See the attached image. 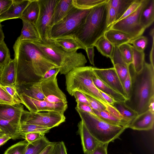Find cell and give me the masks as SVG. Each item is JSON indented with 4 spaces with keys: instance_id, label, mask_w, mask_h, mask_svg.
Wrapping results in <instances>:
<instances>
[{
    "instance_id": "obj_19",
    "label": "cell",
    "mask_w": 154,
    "mask_h": 154,
    "mask_svg": "<svg viewBox=\"0 0 154 154\" xmlns=\"http://www.w3.org/2000/svg\"><path fill=\"white\" fill-rule=\"evenodd\" d=\"M73 7L72 0H58L51 19V28L65 17Z\"/></svg>"
},
{
    "instance_id": "obj_15",
    "label": "cell",
    "mask_w": 154,
    "mask_h": 154,
    "mask_svg": "<svg viewBox=\"0 0 154 154\" xmlns=\"http://www.w3.org/2000/svg\"><path fill=\"white\" fill-rule=\"evenodd\" d=\"M78 127L83 152L85 154H90L101 142L91 134L82 120L79 122Z\"/></svg>"
},
{
    "instance_id": "obj_56",
    "label": "cell",
    "mask_w": 154,
    "mask_h": 154,
    "mask_svg": "<svg viewBox=\"0 0 154 154\" xmlns=\"http://www.w3.org/2000/svg\"><path fill=\"white\" fill-rule=\"evenodd\" d=\"M152 46L149 54V59L150 62V64L154 67V37L152 38Z\"/></svg>"
},
{
    "instance_id": "obj_52",
    "label": "cell",
    "mask_w": 154,
    "mask_h": 154,
    "mask_svg": "<svg viewBox=\"0 0 154 154\" xmlns=\"http://www.w3.org/2000/svg\"><path fill=\"white\" fill-rule=\"evenodd\" d=\"M94 46H92L86 47V50L88 57L91 64L94 66Z\"/></svg>"
},
{
    "instance_id": "obj_3",
    "label": "cell",
    "mask_w": 154,
    "mask_h": 154,
    "mask_svg": "<svg viewBox=\"0 0 154 154\" xmlns=\"http://www.w3.org/2000/svg\"><path fill=\"white\" fill-rule=\"evenodd\" d=\"M108 1L92 8L84 23L71 34L63 38L75 39L85 47L94 46L108 29Z\"/></svg>"
},
{
    "instance_id": "obj_42",
    "label": "cell",
    "mask_w": 154,
    "mask_h": 154,
    "mask_svg": "<svg viewBox=\"0 0 154 154\" xmlns=\"http://www.w3.org/2000/svg\"><path fill=\"white\" fill-rule=\"evenodd\" d=\"M107 25L108 29L114 23L116 18V12L115 9L109 2H107Z\"/></svg>"
},
{
    "instance_id": "obj_22",
    "label": "cell",
    "mask_w": 154,
    "mask_h": 154,
    "mask_svg": "<svg viewBox=\"0 0 154 154\" xmlns=\"http://www.w3.org/2000/svg\"><path fill=\"white\" fill-rule=\"evenodd\" d=\"M92 79L94 85L98 90L110 95L116 101H126L127 100L124 96L114 91L100 79L94 72Z\"/></svg>"
},
{
    "instance_id": "obj_54",
    "label": "cell",
    "mask_w": 154,
    "mask_h": 154,
    "mask_svg": "<svg viewBox=\"0 0 154 154\" xmlns=\"http://www.w3.org/2000/svg\"><path fill=\"white\" fill-rule=\"evenodd\" d=\"M60 68L56 67L51 69L47 71L41 78L40 81H42L53 76L57 72H59Z\"/></svg>"
},
{
    "instance_id": "obj_27",
    "label": "cell",
    "mask_w": 154,
    "mask_h": 154,
    "mask_svg": "<svg viewBox=\"0 0 154 154\" xmlns=\"http://www.w3.org/2000/svg\"><path fill=\"white\" fill-rule=\"evenodd\" d=\"M94 46L103 55L111 59L113 56L115 46L109 42L104 35L101 37L95 42Z\"/></svg>"
},
{
    "instance_id": "obj_49",
    "label": "cell",
    "mask_w": 154,
    "mask_h": 154,
    "mask_svg": "<svg viewBox=\"0 0 154 154\" xmlns=\"http://www.w3.org/2000/svg\"><path fill=\"white\" fill-rule=\"evenodd\" d=\"M109 143H100L90 154H107Z\"/></svg>"
},
{
    "instance_id": "obj_5",
    "label": "cell",
    "mask_w": 154,
    "mask_h": 154,
    "mask_svg": "<svg viewBox=\"0 0 154 154\" xmlns=\"http://www.w3.org/2000/svg\"><path fill=\"white\" fill-rule=\"evenodd\" d=\"M93 67L75 68L66 75V89L71 96L79 91L94 98L103 105L108 103L94 85L92 79Z\"/></svg>"
},
{
    "instance_id": "obj_11",
    "label": "cell",
    "mask_w": 154,
    "mask_h": 154,
    "mask_svg": "<svg viewBox=\"0 0 154 154\" xmlns=\"http://www.w3.org/2000/svg\"><path fill=\"white\" fill-rule=\"evenodd\" d=\"M19 94L21 103L30 112L55 111L64 112L67 108V103H51L45 101L36 100L23 93Z\"/></svg>"
},
{
    "instance_id": "obj_60",
    "label": "cell",
    "mask_w": 154,
    "mask_h": 154,
    "mask_svg": "<svg viewBox=\"0 0 154 154\" xmlns=\"http://www.w3.org/2000/svg\"><path fill=\"white\" fill-rule=\"evenodd\" d=\"M5 35L3 32L2 26L0 23V43L4 41Z\"/></svg>"
},
{
    "instance_id": "obj_47",
    "label": "cell",
    "mask_w": 154,
    "mask_h": 154,
    "mask_svg": "<svg viewBox=\"0 0 154 154\" xmlns=\"http://www.w3.org/2000/svg\"><path fill=\"white\" fill-rule=\"evenodd\" d=\"M142 0H135L128 8L124 14L118 21L125 18L134 13L141 5Z\"/></svg>"
},
{
    "instance_id": "obj_29",
    "label": "cell",
    "mask_w": 154,
    "mask_h": 154,
    "mask_svg": "<svg viewBox=\"0 0 154 154\" xmlns=\"http://www.w3.org/2000/svg\"><path fill=\"white\" fill-rule=\"evenodd\" d=\"M93 110L96 115L108 123L112 125L121 126L126 128H128V125L121 121L106 109Z\"/></svg>"
},
{
    "instance_id": "obj_59",
    "label": "cell",
    "mask_w": 154,
    "mask_h": 154,
    "mask_svg": "<svg viewBox=\"0 0 154 154\" xmlns=\"http://www.w3.org/2000/svg\"><path fill=\"white\" fill-rule=\"evenodd\" d=\"M154 97H152L150 100L149 103V110L152 113H154Z\"/></svg>"
},
{
    "instance_id": "obj_55",
    "label": "cell",
    "mask_w": 154,
    "mask_h": 154,
    "mask_svg": "<svg viewBox=\"0 0 154 154\" xmlns=\"http://www.w3.org/2000/svg\"><path fill=\"white\" fill-rule=\"evenodd\" d=\"M98 90L102 97L107 103L113 106L116 101L115 99L110 95L102 92L100 90Z\"/></svg>"
},
{
    "instance_id": "obj_41",
    "label": "cell",
    "mask_w": 154,
    "mask_h": 154,
    "mask_svg": "<svg viewBox=\"0 0 154 154\" xmlns=\"http://www.w3.org/2000/svg\"><path fill=\"white\" fill-rule=\"evenodd\" d=\"M0 103L14 105L16 104L15 101L2 87L0 84Z\"/></svg>"
},
{
    "instance_id": "obj_18",
    "label": "cell",
    "mask_w": 154,
    "mask_h": 154,
    "mask_svg": "<svg viewBox=\"0 0 154 154\" xmlns=\"http://www.w3.org/2000/svg\"><path fill=\"white\" fill-rule=\"evenodd\" d=\"M0 84L5 86L16 84V63L15 59H11L2 67L0 75Z\"/></svg>"
},
{
    "instance_id": "obj_20",
    "label": "cell",
    "mask_w": 154,
    "mask_h": 154,
    "mask_svg": "<svg viewBox=\"0 0 154 154\" xmlns=\"http://www.w3.org/2000/svg\"><path fill=\"white\" fill-rule=\"evenodd\" d=\"M104 35L114 46L118 47L134 38L131 35L118 30L108 29Z\"/></svg>"
},
{
    "instance_id": "obj_33",
    "label": "cell",
    "mask_w": 154,
    "mask_h": 154,
    "mask_svg": "<svg viewBox=\"0 0 154 154\" xmlns=\"http://www.w3.org/2000/svg\"><path fill=\"white\" fill-rule=\"evenodd\" d=\"M122 58L125 63L129 66L133 62V46L125 43L118 47Z\"/></svg>"
},
{
    "instance_id": "obj_17",
    "label": "cell",
    "mask_w": 154,
    "mask_h": 154,
    "mask_svg": "<svg viewBox=\"0 0 154 154\" xmlns=\"http://www.w3.org/2000/svg\"><path fill=\"white\" fill-rule=\"evenodd\" d=\"M31 0H12L8 9L0 15V23L5 20L20 18Z\"/></svg>"
},
{
    "instance_id": "obj_12",
    "label": "cell",
    "mask_w": 154,
    "mask_h": 154,
    "mask_svg": "<svg viewBox=\"0 0 154 154\" xmlns=\"http://www.w3.org/2000/svg\"><path fill=\"white\" fill-rule=\"evenodd\" d=\"M59 72L50 78L40 81L45 101L52 103H67L66 96L58 85L57 77Z\"/></svg>"
},
{
    "instance_id": "obj_48",
    "label": "cell",
    "mask_w": 154,
    "mask_h": 154,
    "mask_svg": "<svg viewBox=\"0 0 154 154\" xmlns=\"http://www.w3.org/2000/svg\"><path fill=\"white\" fill-rule=\"evenodd\" d=\"M45 134L40 132H32L26 134L24 139L28 143H31L37 140L45 135Z\"/></svg>"
},
{
    "instance_id": "obj_10",
    "label": "cell",
    "mask_w": 154,
    "mask_h": 154,
    "mask_svg": "<svg viewBox=\"0 0 154 154\" xmlns=\"http://www.w3.org/2000/svg\"><path fill=\"white\" fill-rule=\"evenodd\" d=\"M64 113L55 111L32 112L27 110L22 116L21 122L51 129L58 126L65 121L66 118Z\"/></svg>"
},
{
    "instance_id": "obj_24",
    "label": "cell",
    "mask_w": 154,
    "mask_h": 154,
    "mask_svg": "<svg viewBox=\"0 0 154 154\" xmlns=\"http://www.w3.org/2000/svg\"><path fill=\"white\" fill-rule=\"evenodd\" d=\"M53 40L56 45L68 52L77 51L79 49L86 50V47L84 46L74 38H62Z\"/></svg>"
},
{
    "instance_id": "obj_61",
    "label": "cell",
    "mask_w": 154,
    "mask_h": 154,
    "mask_svg": "<svg viewBox=\"0 0 154 154\" xmlns=\"http://www.w3.org/2000/svg\"><path fill=\"white\" fill-rule=\"evenodd\" d=\"M5 134V132L1 128H0V137L4 136Z\"/></svg>"
},
{
    "instance_id": "obj_32",
    "label": "cell",
    "mask_w": 154,
    "mask_h": 154,
    "mask_svg": "<svg viewBox=\"0 0 154 154\" xmlns=\"http://www.w3.org/2000/svg\"><path fill=\"white\" fill-rule=\"evenodd\" d=\"M125 101H116L113 105L122 115L130 122L138 114L128 106Z\"/></svg>"
},
{
    "instance_id": "obj_53",
    "label": "cell",
    "mask_w": 154,
    "mask_h": 154,
    "mask_svg": "<svg viewBox=\"0 0 154 154\" xmlns=\"http://www.w3.org/2000/svg\"><path fill=\"white\" fill-rule=\"evenodd\" d=\"M12 3V0H0V15L6 11Z\"/></svg>"
},
{
    "instance_id": "obj_2",
    "label": "cell",
    "mask_w": 154,
    "mask_h": 154,
    "mask_svg": "<svg viewBox=\"0 0 154 154\" xmlns=\"http://www.w3.org/2000/svg\"><path fill=\"white\" fill-rule=\"evenodd\" d=\"M133 72L131 95L125 102L139 115L149 110V101L154 97V67L145 62L140 72Z\"/></svg>"
},
{
    "instance_id": "obj_9",
    "label": "cell",
    "mask_w": 154,
    "mask_h": 154,
    "mask_svg": "<svg viewBox=\"0 0 154 154\" xmlns=\"http://www.w3.org/2000/svg\"><path fill=\"white\" fill-rule=\"evenodd\" d=\"M58 1V0H38L39 11L34 26L42 41L49 39L51 20Z\"/></svg>"
},
{
    "instance_id": "obj_8",
    "label": "cell",
    "mask_w": 154,
    "mask_h": 154,
    "mask_svg": "<svg viewBox=\"0 0 154 154\" xmlns=\"http://www.w3.org/2000/svg\"><path fill=\"white\" fill-rule=\"evenodd\" d=\"M149 1L142 0L140 6L134 13L115 23L108 29L122 31L133 37L134 39L141 36L146 29L140 23V16Z\"/></svg>"
},
{
    "instance_id": "obj_57",
    "label": "cell",
    "mask_w": 154,
    "mask_h": 154,
    "mask_svg": "<svg viewBox=\"0 0 154 154\" xmlns=\"http://www.w3.org/2000/svg\"><path fill=\"white\" fill-rule=\"evenodd\" d=\"M60 143V154H67L66 147L64 142L61 141Z\"/></svg>"
},
{
    "instance_id": "obj_25",
    "label": "cell",
    "mask_w": 154,
    "mask_h": 154,
    "mask_svg": "<svg viewBox=\"0 0 154 154\" xmlns=\"http://www.w3.org/2000/svg\"><path fill=\"white\" fill-rule=\"evenodd\" d=\"M52 143L44 136L37 140L28 143L23 154H40L47 146Z\"/></svg>"
},
{
    "instance_id": "obj_43",
    "label": "cell",
    "mask_w": 154,
    "mask_h": 154,
    "mask_svg": "<svg viewBox=\"0 0 154 154\" xmlns=\"http://www.w3.org/2000/svg\"><path fill=\"white\" fill-rule=\"evenodd\" d=\"M104 106L107 110L121 121L128 125L129 126L130 122L124 117L114 106L108 103L105 104Z\"/></svg>"
},
{
    "instance_id": "obj_31",
    "label": "cell",
    "mask_w": 154,
    "mask_h": 154,
    "mask_svg": "<svg viewBox=\"0 0 154 154\" xmlns=\"http://www.w3.org/2000/svg\"><path fill=\"white\" fill-rule=\"evenodd\" d=\"M51 129L45 127L20 122L19 134L22 138H24V135L27 133L40 132L45 134L48 133Z\"/></svg>"
},
{
    "instance_id": "obj_58",
    "label": "cell",
    "mask_w": 154,
    "mask_h": 154,
    "mask_svg": "<svg viewBox=\"0 0 154 154\" xmlns=\"http://www.w3.org/2000/svg\"><path fill=\"white\" fill-rule=\"evenodd\" d=\"M11 138L8 135L5 134L0 137V146L2 145Z\"/></svg>"
},
{
    "instance_id": "obj_7",
    "label": "cell",
    "mask_w": 154,
    "mask_h": 154,
    "mask_svg": "<svg viewBox=\"0 0 154 154\" xmlns=\"http://www.w3.org/2000/svg\"><path fill=\"white\" fill-rule=\"evenodd\" d=\"M91 9H80L74 6L65 17L52 26L49 39L54 40L71 34L84 23Z\"/></svg>"
},
{
    "instance_id": "obj_40",
    "label": "cell",
    "mask_w": 154,
    "mask_h": 154,
    "mask_svg": "<svg viewBox=\"0 0 154 154\" xmlns=\"http://www.w3.org/2000/svg\"><path fill=\"white\" fill-rule=\"evenodd\" d=\"M2 86L10 95L17 103H21L19 99V95L17 91L16 86L15 85L5 86L2 85Z\"/></svg>"
},
{
    "instance_id": "obj_21",
    "label": "cell",
    "mask_w": 154,
    "mask_h": 154,
    "mask_svg": "<svg viewBox=\"0 0 154 154\" xmlns=\"http://www.w3.org/2000/svg\"><path fill=\"white\" fill-rule=\"evenodd\" d=\"M22 23L23 27L21 34L17 39L20 40L41 41L34 25L24 20H22Z\"/></svg>"
},
{
    "instance_id": "obj_46",
    "label": "cell",
    "mask_w": 154,
    "mask_h": 154,
    "mask_svg": "<svg viewBox=\"0 0 154 154\" xmlns=\"http://www.w3.org/2000/svg\"><path fill=\"white\" fill-rule=\"evenodd\" d=\"M88 101L90 106L93 110H106V108L102 104L90 96L84 94Z\"/></svg>"
},
{
    "instance_id": "obj_50",
    "label": "cell",
    "mask_w": 154,
    "mask_h": 154,
    "mask_svg": "<svg viewBox=\"0 0 154 154\" xmlns=\"http://www.w3.org/2000/svg\"><path fill=\"white\" fill-rule=\"evenodd\" d=\"M73 96H74L76 102H79L89 106L86 96L82 92L78 91H75L73 93Z\"/></svg>"
},
{
    "instance_id": "obj_62",
    "label": "cell",
    "mask_w": 154,
    "mask_h": 154,
    "mask_svg": "<svg viewBox=\"0 0 154 154\" xmlns=\"http://www.w3.org/2000/svg\"><path fill=\"white\" fill-rule=\"evenodd\" d=\"M2 69V67L0 65V75L1 74Z\"/></svg>"
},
{
    "instance_id": "obj_35",
    "label": "cell",
    "mask_w": 154,
    "mask_h": 154,
    "mask_svg": "<svg viewBox=\"0 0 154 154\" xmlns=\"http://www.w3.org/2000/svg\"><path fill=\"white\" fill-rule=\"evenodd\" d=\"M108 0H72L74 6L80 9H88L107 2Z\"/></svg>"
},
{
    "instance_id": "obj_14",
    "label": "cell",
    "mask_w": 154,
    "mask_h": 154,
    "mask_svg": "<svg viewBox=\"0 0 154 154\" xmlns=\"http://www.w3.org/2000/svg\"><path fill=\"white\" fill-rule=\"evenodd\" d=\"M26 111L21 103L14 105L0 103V119L20 125L22 117Z\"/></svg>"
},
{
    "instance_id": "obj_6",
    "label": "cell",
    "mask_w": 154,
    "mask_h": 154,
    "mask_svg": "<svg viewBox=\"0 0 154 154\" xmlns=\"http://www.w3.org/2000/svg\"><path fill=\"white\" fill-rule=\"evenodd\" d=\"M75 109L91 134L99 142L109 143L118 138L126 129L110 124L96 115Z\"/></svg>"
},
{
    "instance_id": "obj_23",
    "label": "cell",
    "mask_w": 154,
    "mask_h": 154,
    "mask_svg": "<svg viewBox=\"0 0 154 154\" xmlns=\"http://www.w3.org/2000/svg\"><path fill=\"white\" fill-rule=\"evenodd\" d=\"M39 11L38 0H31L23 11L20 19L35 25Z\"/></svg>"
},
{
    "instance_id": "obj_38",
    "label": "cell",
    "mask_w": 154,
    "mask_h": 154,
    "mask_svg": "<svg viewBox=\"0 0 154 154\" xmlns=\"http://www.w3.org/2000/svg\"><path fill=\"white\" fill-rule=\"evenodd\" d=\"M148 39L145 36H140L130 41L128 43L131 44L137 51L144 52L148 44Z\"/></svg>"
},
{
    "instance_id": "obj_51",
    "label": "cell",
    "mask_w": 154,
    "mask_h": 154,
    "mask_svg": "<svg viewBox=\"0 0 154 154\" xmlns=\"http://www.w3.org/2000/svg\"><path fill=\"white\" fill-rule=\"evenodd\" d=\"M77 103L76 107L78 109L84 112L96 115L92 109L89 105L79 102H77Z\"/></svg>"
},
{
    "instance_id": "obj_16",
    "label": "cell",
    "mask_w": 154,
    "mask_h": 154,
    "mask_svg": "<svg viewBox=\"0 0 154 154\" xmlns=\"http://www.w3.org/2000/svg\"><path fill=\"white\" fill-rule=\"evenodd\" d=\"M154 123V113L148 110L133 119L128 128L138 131H149L153 128Z\"/></svg>"
},
{
    "instance_id": "obj_26",
    "label": "cell",
    "mask_w": 154,
    "mask_h": 154,
    "mask_svg": "<svg viewBox=\"0 0 154 154\" xmlns=\"http://www.w3.org/2000/svg\"><path fill=\"white\" fill-rule=\"evenodd\" d=\"M154 20V0H149L143 9L140 16V22L146 29L149 27Z\"/></svg>"
},
{
    "instance_id": "obj_13",
    "label": "cell",
    "mask_w": 154,
    "mask_h": 154,
    "mask_svg": "<svg viewBox=\"0 0 154 154\" xmlns=\"http://www.w3.org/2000/svg\"><path fill=\"white\" fill-rule=\"evenodd\" d=\"M93 70L100 79L128 100L123 84L114 67L107 69L93 67Z\"/></svg>"
},
{
    "instance_id": "obj_37",
    "label": "cell",
    "mask_w": 154,
    "mask_h": 154,
    "mask_svg": "<svg viewBox=\"0 0 154 154\" xmlns=\"http://www.w3.org/2000/svg\"><path fill=\"white\" fill-rule=\"evenodd\" d=\"M11 59L9 50L4 41L0 43V65L2 68Z\"/></svg>"
},
{
    "instance_id": "obj_45",
    "label": "cell",
    "mask_w": 154,
    "mask_h": 154,
    "mask_svg": "<svg viewBox=\"0 0 154 154\" xmlns=\"http://www.w3.org/2000/svg\"><path fill=\"white\" fill-rule=\"evenodd\" d=\"M40 154H60V143L53 142L47 146Z\"/></svg>"
},
{
    "instance_id": "obj_4",
    "label": "cell",
    "mask_w": 154,
    "mask_h": 154,
    "mask_svg": "<svg viewBox=\"0 0 154 154\" xmlns=\"http://www.w3.org/2000/svg\"><path fill=\"white\" fill-rule=\"evenodd\" d=\"M32 42L47 57L60 67V74L66 75L74 68L84 66L87 62L82 53L66 51L56 45L53 40Z\"/></svg>"
},
{
    "instance_id": "obj_28",
    "label": "cell",
    "mask_w": 154,
    "mask_h": 154,
    "mask_svg": "<svg viewBox=\"0 0 154 154\" xmlns=\"http://www.w3.org/2000/svg\"><path fill=\"white\" fill-rule=\"evenodd\" d=\"M20 125L12 121L0 119V128L12 139L21 138L19 134Z\"/></svg>"
},
{
    "instance_id": "obj_34",
    "label": "cell",
    "mask_w": 154,
    "mask_h": 154,
    "mask_svg": "<svg viewBox=\"0 0 154 154\" xmlns=\"http://www.w3.org/2000/svg\"><path fill=\"white\" fill-rule=\"evenodd\" d=\"M133 62L131 64L134 72L138 73L143 69L145 62L144 52L139 51L136 50L133 46Z\"/></svg>"
},
{
    "instance_id": "obj_39",
    "label": "cell",
    "mask_w": 154,
    "mask_h": 154,
    "mask_svg": "<svg viewBox=\"0 0 154 154\" xmlns=\"http://www.w3.org/2000/svg\"><path fill=\"white\" fill-rule=\"evenodd\" d=\"M113 67L119 77L122 83H123L125 79L129 70V66L120 63L114 64Z\"/></svg>"
},
{
    "instance_id": "obj_30",
    "label": "cell",
    "mask_w": 154,
    "mask_h": 154,
    "mask_svg": "<svg viewBox=\"0 0 154 154\" xmlns=\"http://www.w3.org/2000/svg\"><path fill=\"white\" fill-rule=\"evenodd\" d=\"M135 0H109L111 6L116 12L115 22L117 21L125 13Z\"/></svg>"
},
{
    "instance_id": "obj_1",
    "label": "cell",
    "mask_w": 154,
    "mask_h": 154,
    "mask_svg": "<svg viewBox=\"0 0 154 154\" xmlns=\"http://www.w3.org/2000/svg\"><path fill=\"white\" fill-rule=\"evenodd\" d=\"M13 48L16 63V86L39 82L48 70L60 67L47 57L32 41L17 39Z\"/></svg>"
},
{
    "instance_id": "obj_44",
    "label": "cell",
    "mask_w": 154,
    "mask_h": 154,
    "mask_svg": "<svg viewBox=\"0 0 154 154\" xmlns=\"http://www.w3.org/2000/svg\"><path fill=\"white\" fill-rule=\"evenodd\" d=\"M132 82L131 75L129 68L127 76L123 83V86L127 95L128 100L129 99L131 95Z\"/></svg>"
},
{
    "instance_id": "obj_36",
    "label": "cell",
    "mask_w": 154,
    "mask_h": 154,
    "mask_svg": "<svg viewBox=\"0 0 154 154\" xmlns=\"http://www.w3.org/2000/svg\"><path fill=\"white\" fill-rule=\"evenodd\" d=\"M28 143L26 140L20 141L9 147L4 154H23Z\"/></svg>"
}]
</instances>
